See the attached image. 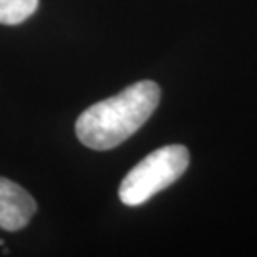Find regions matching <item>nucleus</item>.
I'll list each match as a JSON object with an SVG mask.
<instances>
[{
  "mask_svg": "<svg viewBox=\"0 0 257 257\" xmlns=\"http://www.w3.org/2000/svg\"><path fill=\"white\" fill-rule=\"evenodd\" d=\"M159 100L161 89L156 82H137L82 112L75 122V134L85 147L109 151L146 124L157 109Z\"/></svg>",
  "mask_w": 257,
  "mask_h": 257,
  "instance_id": "obj_1",
  "label": "nucleus"
},
{
  "mask_svg": "<svg viewBox=\"0 0 257 257\" xmlns=\"http://www.w3.org/2000/svg\"><path fill=\"white\" fill-rule=\"evenodd\" d=\"M189 167V151L184 146L161 147L144 157L124 177L119 197L125 205L136 207L172 186Z\"/></svg>",
  "mask_w": 257,
  "mask_h": 257,
  "instance_id": "obj_2",
  "label": "nucleus"
},
{
  "mask_svg": "<svg viewBox=\"0 0 257 257\" xmlns=\"http://www.w3.org/2000/svg\"><path fill=\"white\" fill-rule=\"evenodd\" d=\"M37 210L34 197L19 184L0 177V227L19 230L29 224Z\"/></svg>",
  "mask_w": 257,
  "mask_h": 257,
  "instance_id": "obj_3",
  "label": "nucleus"
},
{
  "mask_svg": "<svg viewBox=\"0 0 257 257\" xmlns=\"http://www.w3.org/2000/svg\"><path fill=\"white\" fill-rule=\"evenodd\" d=\"M39 7V0H0V24L19 25Z\"/></svg>",
  "mask_w": 257,
  "mask_h": 257,
  "instance_id": "obj_4",
  "label": "nucleus"
}]
</instances>
